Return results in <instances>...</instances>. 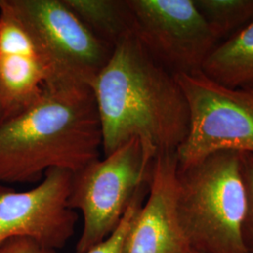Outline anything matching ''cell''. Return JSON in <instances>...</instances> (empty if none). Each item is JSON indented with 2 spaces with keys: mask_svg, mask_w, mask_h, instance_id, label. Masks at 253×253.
Segmentation results:
<instances>
[{
  "mask_svg": "<svg viewBox=\"0 0 253 253\" xmlns=\"http://www.w3.org/2000/svg\"><path fill=\"white\" fill-rule=\"evenodd\" d=\"M89 86L100 119L103 156L138 138L154 160L175 152L185 140L189 111L180 86L133 35L114 47Z\"/></svg>",
  "mask_w": 253,
  "mask_h": 253,
  "instance_id": "cell-1",
  "label": "cell"
},
{
  "mask_svg": "<svg viewBox=\"0 0 253 253\" xmlns=\"http://www.w3.org/2000/svg\"><path fill=\"white\" fill-rule=\"evenodd\" d=\"M101 152L90 86L52 83L33 105L0 124V184H35L52 169L76 172Z\"/></svg>",
  "mask_w": 253,
  "mask_h": 253,
  "instance_id": "cell-2",
  "label": "cell"
},
{
  "mask_svg": "<svg viewBox=\"0 0 253 253\" xmlns=\"http://www.w3.org/2000/svg\"><path fill=\"white\" fill-rule=\"evenodd\" d=\"M176 202L191 249L202 253H250L240 153L217 152L186 169L177 168Z\"/></svg>",
  "mask_w": 253,
  "mask_h": 253,
  "instance_id": "cell-3",
  "label": "cell"
},
{
  "mask_svg": "<svg viewBox=\"0 0 253 253\" xmlns=\"http://www.w3.org/2000/svg\"><path fill=\"white\" fill-rule=\"evenodd\" d=\"M152 162L133 138L73 172L68 204L83 217L75 253L88 252L115 232L138 190L147 184Z\"/></svg>",
  "mask_w": 253,
  "mask_h": 253,
  "instance_id": "cell-4",
  "label": "cell"
},
{
  "mask_svg": "<svg viewBox=\"0 0 253 253\" xmlns=\"http://www.w3.org/2000/svg\"><path fill=\"white\" fill-rule=\"evenodd\" d=\"M189 111V130L175 155L179 170L221 151L253 154V94L203 72L174 76Z\"/></svg>",
  "mask_w": 253,
  "mask_h": 253,
  "instance_id": "cell-5",
  "label": "cell"
},
{
  "mask_svg": "<svg viewBox=\"0 0 253 253\" xmlns=\"http://www.w3.org/2000/svg\"><path fill=\"white\" fill-rule=\"evenodd\" d=\"M34 37L54 73V83L90 85L113 47L85 27L64 0H4Z\"/></svg>",
  "mask_w": 253,
  "mask_h": 253,
  "instance_id": "cell-6",
  "label": "cell"
},
{
  "mask_svg": "<svg viewBox=\"0 0 253 253\" xmlns=\"http://www.w3.org/2000/svg\"><path fill=\"white\" fill-rule=\"evenodd\" d=\"M132 35L172 75L202 72L218 44L193 0H127Z\"/></svg>",
  "mask_w": 253,
  "mask_h": 253,
  "instance_id": "cell-7",
  "label": "cell"
},
{
  "mask_svg": "<svg viewBox=\"0 0 253 253\" xmlns=\"http://www.w3.org/2000/svg\"><path fill=\"white\" fill-rule=\"evenodd\" d=\"M72 177L70 171L52 169L27 191L0 184V245L27 237L54 251L64 248L78 219L68 204Z\"/></svg>",
  "mask_w": 253,
  "mask_h": 253,
  "instance_id": "cell-8",
  "label": "cell"
},
{
  "mask_svg": "<svg viewBox=\"0 0 253 253\" xmlns=\"http://www.w3.org/2000/svg\"><path fill=\"white\" fill-rule=\"evenodd\" d=\"M54 82L52 67L36 40L0 0L1 123L33 105Z\"/></svg>",
  "mask_w": 253,
  "mask_h": 253,
  "instance_id": "cell-9",
  "label": "cell"
},
{
  "mask_svg": "<svg viewBox=\"0 0 253 253\" xmlns=\"http://www.w3.org/2000/svg\"><path fill=\"white\" fill-rule=\"evenodd\" d=\"M177 168L175 152L154 159L148 195L136 212L123 253H186L191 249L177 212Z\"/></svg>",
  "mask_w": 253,
  "mask_h": 253,
  "instance_id": "cell-10",
  "label": "cell"
},
{
  "mask_svg": "<svg viewBox=\"0 0 253 253\" xmlns=\"http://www.w3.org/2000/svg\"><path fill=\"white\" fill-rule=\"evenodd\" d=\"M202 72L227 87L253 91V20L216 46Z\"/></svg>",
  "mask_w": 253,
  "mask_h": 253,
  "instance_id": "cell-11",
  "label": "cell"
},
{
  "mask_svg": "<svg viewBox=\"0 0 253 253\" xmlns=\"http://www.w3.org/2000/svg\"><path fill=\"white\" fill-rule=\"evenodd\" d=\"M91 32L113 48L132 35L127 0H64Z\"/></svg>",
  "mask_w": 253,
  "mask_h": 253,
  "instance_id": "cell-12",
  "label": "cell"
},
{
  "mask_svg": "<svg viewBox=\"0 0 253 253\" xmlns=\"http://www.w3.org/2000/svg\"><path fill=\"white\" fill-rule=\"evenodd\" d=\"M217 40L234 35L253 20V0H193Z\"/></svg>",
  "mask_w": 253,
  "mask_h": 253,
  "instance_id": "cell-13",
  "label": "cell"
},
{
  "mask_svg": "<svg viewBox=\"0 0 253 253\" xmlns=\"http://www.w3.org/2000/svg\"><path fill=\"white\" fill-rule=\"evenodd\" d=\"M145 186H147V184L138 190L115 232L105 240L93 247L85 253H123L127 232L132 223L136 212L143 204Z\"/></svg>",
  "mask_w": 253,
  "mask_h": 253,
  "instance_id": "cell-14",
  "label": "cell"
},
{
  "mask_svg": "<svg viewBox=\"0 0 253 253\" xmlns=\"http://www.w3.org/2000/svg\"><path fill=\"white\" fill-rule=\"evenodd\" d=\"M242 173L247 193V215L245 230L253 239V154L240 153Z\"/></svg>",
  "mask_w": 253,
  "mask_h": 253,
  "instance_id": "cell-15",
  "label": "cell"
},
{
  "mask_svg": "<svg viewBox=\"0 0 253 253\" xmlns=\"http://www.w3.org/2000/svg\"><path fill=\"white\" fill-rule=\"evenodd\" d=\"M56 251L27 237L11 238L0 245V253H55Z\"/></svg>",
  "mask_w": 253,
  "mask_h": 253,
  "instance_id": "cell-16",
  "label": "cell"
},
{
  "mask_svg": "<svg viewBox=\"0 0 253 253\" xmlns=\"http://www.w3.org/2000/svg\"><path fill=\"white\" fill-rule=\"evenodd\" d=\"M202 253L198 252V251H195V250H193V249H190V251L188 252V253Z\"/></svg>",
  "mask_w": 253,
  "mask_h": 253,
  "instance_id": "cell-17",
  "label": "cell"
},
{
  "mask_svg": "<svg viewBox=\"0 0 253 253\" xmlns=\"http://www.w3.org/2000/svg\"><path fill=\"white\" fill-rule=\"evenodd\" d=\"M1 120H2V114H1V108H0V123H1Z\"/></svg>",
  "mask_w": 253,
  "mask_h": 253,
  "instance_id": "cell-18",
  "label": "cell"
},
{
  "mask_svg": "<svg viewBox=\"0 0 253 253\" xmlns=\"http://www.w3.org/2000/svg\"><path fill=\"white\" fill-rule=\"evenodd\" d=\"M250 91H251V90H250ZM252 92H253V91H252Z\"/></svg>",
  "mask_w": 253,
  "mask_h": 253,
  "instance_id": "cell-19",
  "label": "cell"
}]
</instances>
